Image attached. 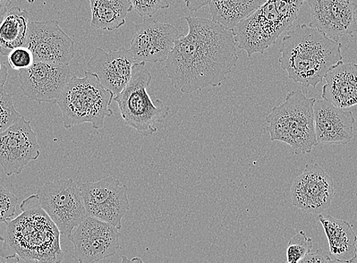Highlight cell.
Masks as SVG:
<instances>
[{
  "instance_id": "obj_1",
  "label": "cell",
  "mask_w": 357,
  "mask_h": 263,
  "mask_svg": "<svg viewBox=\"0 0 357 263\" xmlns=\"http://www.w3.org/2000/svg\"><path fill=\"white\" fill-rule=\"evenodd\" d=\"M185 20L189 32L178 38L166 61L172 86L185 94L222 86L239 59L234 30L207 19Z\"/></svg>"
},
{
  "instance_id": "obj_2",
  "label": "cell",
  "mask_w": 357,
  "mask_h": 263,
  "mask_svg": "<svg viewBox=\"0 0 357 263\" xmlns=\"http://www.w3.org/2000/svg\"><path fill=\"white\" fill-rule=\"evenodd\" d=\"M22 213L6 223L0 256L19 257L26 263H61V232L40 206L38 195L24 200Z\"/></svg>"
},
{
  "instance_id": "obj_3",
  "label": "cell",
  "mask_w": 357,
  "mask_h": 263,
  "mask_svg": "<svg viewBox=\"0 0 357 263\" xmlns=\"http://www.w3.org/2000/svg\"><path fill=\"white\" fill-rule=\"evenodd\" d=\"M342 48L339 41L331 40L321 31L298 24L283 38L278 62L289 79L314 89L333 67L343 61Z\"/></svg>"
},
{
  "instance_id": "obj_4",
  "label": "cell",
  "mask_w": 357,
  "mask_h": 263,
  "mask_svg": "<svg viewBox=\"0 0 357 263\" xmlns=\"http://www.w3.org/2000/svg\"><path fill=\"white\" fill-rule=\"evenodd\" d=\"M304 2L307 0H267L234 29L236 47L245 50L249 57L264 54L292 27Z\"/></svg>"
},
{
  "instance_id": "obj_5",
  "label": "cell",
  "mask_w": 357,
  "mask_h": 263,
  "mask_svg": "<svg viewBox=\"0 0 357 263\" xmlns=\"http://www.w3.org/2000/svg\"><path fill=\"white\" fill-rule=\"evenodd\" d=\"M301 90L289 92L284 103L271 109L266 130L271 141L284 142L296 156L309 154L318 145L314 132V104Z\"/></svg>"
},
{
  "instance_id": "obj_6",
  "label": "cell",
  "mask_w": 357,
  "mask_h": 263,
  "mask_svg": "<svg viewBox=\"0 0 357 263\" xmlns=\"http://www.w3.org/2000/svg\"><path fill=\"white\" fill-rule=\"evenodd\" d=\"M114 98L95 74L86 71L84 77L72 76L56 103L61 110L65 129L89 123L93 129L100 130L105 118L114 115L109 108Z\"/></svg>"
},
{
  "instance_id": "obj_7",
  "label": "cell",
  "mask_w": 357,
  "mask_h": 263,
  "mask_svg": "<svg viewBox=\"0 0 357 263\" xmlns=\"http://www.w3.org/2000/svg\"><path fill=\"white\" fill-rule=\"evenodd\" d=\"M146 64H134L130 82L120 94L114 98L124 123L143 137L157 133V124L163 122L171 110L162 100L151 98L147 90L152 75Z\"/></svg>"
},
{
  "instance_id": "obj_8",
  "label": "cell",
  "mask_w": 357,
  "mask_h": 263,
  "mask_svg": "<svg viewBox=\"0 0 357 263\" xmlns=\"http://www.w3.org/2000/svg\"><path fill=\"white\" fill-rule=\"evenodd\" d=\"M37 195L40 207L66 237L88 217L80 188L73 178L45 182Z\"/></svg>"
},
{
  "instance_id": "obj_9",
  "label": "cell",
  "mask_w": 357,
  "mask_h": 263,
  "mask_svg": "<svg viewBox=\"0 0 357 263\" xmlns=\"http://www.w3.org/2000/svg\"><path fill=\"white\" fill-rule=\"evenodd\" d=\"M87 216L96 218L122 229V220L130 209L128 186L114 176L80 186Z\"/></svg>"
},
{
  "instance_id": "obj_10",
  "label": "cell",
  "mask_w": 357,
  "mask_h": 263,
  "mask_svg": "<svg viewBox=\"0 0 357 263\" xmlns=\"http://www.w3.org/2000/svg\"><path fill=\"white\" fill-rule=\"evenodd\" d=\"M79 263H96L112 257L121 249V234L114 225L87 217L67 237Z\"/></svg>"
},
{
  "instance_id": "obj_11",
  "label": "cell",
  "mask_w": 357,
  "mask_h": 263,
  "mask_svg": "<svg viewBox=\"0 0 357 263\" xmlns=\"http://www.w3.org/2000/svg\"><path fill=\"white\" fill-rule=\"evenodd\" d=\"M40 155L37 133L24 117L0 133V166L7 176L20 174Z\"/></svg>"
},
{
  "instance_id": "obj_12",
  "label": "cell",
  "mask_w": 357,
  "mask_h": 263,
  "mask_svg": "<svg viewBox=\"0 0 357 263\" xmlns=\"http://www.w3.org/2000/svg\"><path fill=\"white\" fill-rule=\"evenodd\" d=\"M24 47L35 62L69 65L75 56L74 40L55 20L30 22Z\"/></svg>"
},
{
  "instance_id": "obj_13",
  "label": "cell",
  "mask_w": 357,
  "mask_h": 263,
  "mask_svg": "<svg viewBox=\"0 0 357 263\" xmlns=\"http://www.w3.org/2000/svg\"><path fill=\"white\" fill-rule=\"evenodd\" d=\"M290 193L294 207L308 213L320 214L333 200L334 181L319 165L310 164L295 178Z\"/></svg>"
},
{
  "instance_id": "obj_14",
  "label": "cell",
  "mask_w": 357,
  "mask_h": 263,
  "mask_svg": "<svg viewBox=\"0 0 357 263\" xmlns=\"http://www.w3.org/2000/svg\"><path fill=\"white\" fill-rule=\"evenodd\" d=\"M178 37V31L172 24L146 20L136 25L130 52L136 63H162L167 61Z\"/></svg>"
},
{
  "instance_id": "obj_15",
  "label": "cell",
  "mask_w": 357,
  "mask_h": 263,
  "mask_svg": "<svg viewBox=\"0 0 357 263\" xmlns=\"http://www.w3.org/2000/svg\"><path fill=\"white\" fill-rule=\"evenodd\" d=\"M19 75L24 96L38 103H56L72 77L69 65L45 62H35Z\"/></svg>"
},
{
  "instance_id": "obj_16",
  "label": "cell",
  "mask_w": 357,
  "mask_h": 263,
  "mask_svg": "<svg viewBox=\"0 0 357 263\" xmlns=\"http://www.w3.org/2000/svg\"><path fill=\"white\" fill-rule=\"evenodd\" d=\"M310 27L335 41L357 31V5L351 0H307Z\"/></svg>"
},
{
  "instance_id": "obj_17",
  "label": "cell",
  "mask_w": 357,
  "mask_h": 263,
  "mask_svg": "<svg viewBox=\"0 0 357 263\" xmlns=\"http://www.w3.org/2000/svg\"><path fill=\"white\" fill-rule=\"evenodd\" d=\"M136 63L130 50L121 47L105 52L98 47L87 65V71L95 74L102 86L115 96L128 84Z\"/></svg>"
},
{
  "instance_id": "obj_18",
  "label": "cell",
  "mask_w": 357,
  "mask_h": 263,
  "mask_svg": "<svg viewBox=\"0 0 357 263\" xmlns=\"http://www.w3.org/2000/svg\"><path fill=\"white\" fill-rule=\"evenodd\" d=\"M313 110L318 144L346 146L352 140L356 121L351 110L339 108L324 99L316 100Z\"/></svg>"
},
{
  "instance_id": "obj_19",
  "label": "cell",
  "mask_w": 357,
  "mask_h": 263,
  "mask_svg": "<svg viewBox=\"0 0 357 263\" xmlns=\"http://www.w3.org/2000/svg\"><path fill=\"white\" fill-rule=\"evenodd\" d=\"M321 98L331 104L347 109L357 105V63H337L325 77Z\"/></svg>"
},
{
  "instance_id": "obj_20",
  "label": "cell",
  "mask_w": 357,
  "mask_h": 263,
  "mask_svg": "<svg viewBox=\"0 0 357 263\" xmlns=\"http://www.w3.org/2000/svg\"><path fill=\"white\" fill-rule=\"evenodd\" d=\"M319 217L327 236L331 256L353 262L357 258V236L353 225L347 220L330 216L320 215Z\"/></svg>"
},
{
  "instance_id": "obj_21",
  "label": "cell",
  "mask_w": 357,
  "mask_h": 263,
  "mask_svg": "<svg viewBox=\"0 0 357 263\" xmlns=\"http://www.w3.org/2000/svg\"><path fill=\"white\" fill-rule=\"evenodd\" d=\"M30 15L20 7H13L0 24V54L8 56L13 50L24 47L28 36Z\"/></svg>"
},
{
  "instance_id": "obj_22",
  "label": "cell",
  "mask_w": 357,
  "mask_h": 263,
  "mask_svg": "<svg viewBox=\"0 0 357 263\" xmlns=\"http://www.w3.org/2000/svg\"><path fill=\"white\" fill-rule=\"evenodd\" d=\"M267 0H211V20L234 30L236 25L248 18Z\"/></svg>"
},
{
  "instance_id": "obj_23",
  "label": "cell",
  "mask_w": 357,
  "mask_h": 263,
  "mask_svg": "<svg viewBox=\"0 0 357 263\" xmlns=\"http://www.w3.org/2000/svg\"><path fill=\"white\" fill-rule=\"evenodd\" d=\"M90 5L91 27L100 30L120 29L132 10L130 0H90Z\"/></svg>"
},
{
  "instance_id": "obj_24",
  "label": "cell",
  "mask_w": 357,
  "mask_h": 263,
  "mask_svg": "<svg viewBox=\"0 0 357 263\" xmlns=\"http://www.w3.org/2000/svg\"><path fill=\"white\" fill-rule=\"evenodd\" d=\"M313 241L304 232L296 234L289 241L286 250L287 261L299 262L312 250Z\"/></svg>"
},
{
  "instance_id": "obj_25",
  "label": "cell",
  "mask_w": 357,
  "mask_h": 263,
  "mask_svg": "<svg viewBox=\"0 0 357 263\" xmlns=\"http://www.w3.org/2000/svg\"><path fill=\"white\" fill-rule=\"evenodd\" d=\"M21 117L15 107L11 96L4 87H0V133L15 123Z\"/></svg>"
},
{
  "instance_id": "obj_26",
  "label": "cell",
  "mask_w": 357,
  "mask_h": 263,
  "mask_svg": "<svg viewBox=\"0 0 357 263\" xmlns=\"http://www.w3.org/2000/svg\"><path fill=\"white\" fill-rule=\"evenodd\" d=\"M18 201V197L0 184V224H6L13 219Z\"/></svg>"
},
{
  "instance_id": "obj_27",
  "label": "cell",
  "mask_w": 357,
  "mask_h": 263,
  "mask_svg": "<svg viewBox=\"0 0 357 263\" xmlns=\"http://www.w3.org/2000/svg\"><path fill=\"white\" fill-rule=\"evenodd\" d=\"M7 57L8 64L15 71L27 70L35 63V58L31 50L26 47H17L13 50Z\"/></svg>"
},
{
  "instance_id": "obj_28",
  "label": "cell",
  "mask_w": 357,
  "mask_h": 263,
  "mask_svg": "<svg viewBox=\"0 0 357 263\" xmlns=\"http://www.w3.org/2000/svg\"><path fill=\"white\" fill-rule=\"evenodd\" d=\"M132 10L140 16L151 17L169 7V0H130Z\"/></svg>"
},
{
  "instance_id": "obj_29",
  "label": "cell",
  "mask_w": 357,
  "mask_h": 263,
  "mask_svg": "<svg viewBox=\"0 0 357 263\" xmlns=\"http://www.w3.org/2000/svg\"><path fill=\"white\" fill-rule=\"evenodd\" d=\"M328 255L321 249L310 252L298 263H326Z\"/></svg>"
},
{
  "instance_id": "obj_30",
  "label": "cell",
  "mask_w": 357,
  "mask_h": 263,
  "mask_svg": "<svg viewBox=\"0 0 357 263\" xmlns=\"http://www.w3.org/2000/svg\"><path fill=\"white\" fill-rule=\"evenodd\" d=\"M186 8L192 12H197L202 7L210 5L211 0H183Z\"/></svg>"
},
{
  "instance_id": "obj_31",
  "label": "cell",
  "mask_w": 357,
  "mask_h": 263,
  "mask_svg": "<svg viewBox=\"0 0 357 263\" xmlns=\"http://www.w3.org/2000/svg\"><path fill=\"white\" fill-rule=\"evenodd\" d=\"M13 0H0V24L4 19V17L8 12Z\"/></svg>"
},
{
  "instance_id": "obj_32",
  "label": "cell",
  "mask_w": 357,
  "mask_h": 263,
  "mask_svg": "<svg viewBox=\"0 0 357 263\" xmlns=\"http://www.w3.org/2000/svg\"><path fill=\"white\" fill-rule=\"evenodd\" d=\"M8 79V69L4 63L0 62V87L5 86Z\"/></svg>"
},
{
  "instance_id": "obj_33",
  "label": "cell",
  "mask_w": 357,
  "mask_h": 263,
  "mask_svg": "<svg viewBox=\"0 0 357 263\" xmlns=\"http://www.w3.org/2000/svg\"><path fill=\"white\" fill-rule=\"evenodd\" d=\"M121 263H144V262L139 257H134L132 259H129L126 256H123L121 258Z\"/></svg>"
},
{
  "instance_id": "obj_34",
  "label": "cell",
  "mask_w": 357,
  "mask_h": 263,
  "mask_svg": "<svg viewBox=\"0 0 357 263\" xmlns=\"http://www.w3.org/2000/svg\"><path fill=\"white\" fill-rule=\"evenodd\" d=\"M326 263H353V262L342 261V260H337L331 256H328Z\"/></svg>"
},
{
  "instance_id": "obj_35",
  "label": "cell",
  "mask_w": 357,
  "mask_h": 263,
  "mask_svg": "<svg viewBox=\"0 0 357 263\" xmlns=\"http://www.w3.org/2000/svg\"><path fill=\"white\" fill-rule=\"evenodd\" d=\"M20 258L19 257H12L6 258V261L5 263H22L20 262ZM26 263V262H25Z\"/></svg>"
},
{
  "instance_id": "obj_36",
  "label": "cell",
  "mask_w": 357,
  "mask_h": 263,
  "mask_svg": "<svg viewBox=\"0 0 357 263\" xmlns=\"http://www.w3.org/2000/svg\"><path fill=\"white\" fill-rule=\"evenodd\" d=\"M29 3H35L36 0H27Z\"/></svg>"
},
{
  "instance_id": "obj_37",
  "label": "cell",
  "mask_w": 357,
  "mask_h": 263,
  "mask_svg": "<svg viewBox=\"0 0 357 263\" xmlns=\"http://www.w3.org/2000/svg\"><path fill=\"white\" fill-rule=\"evenodd\" d=\"M284 263H298V262H288V261H287L286 262H284Z\"/></svg>"
}]
</instances>
